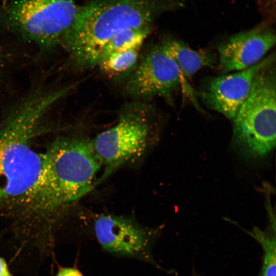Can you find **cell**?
<instances>
[{
  "label": "cell",
  "instance_id": "cell-6",
  "mask_svg": "<svg viewBox=\"0 0 276 276\" xmlns=\"http://www.w3.org/2000/svg\"><path fill=\"white\" fill-rule=\"evenodd\" d=\"M150 133L146 116L129 111L121 114L114 126L93 139L94 148L104 167L97 186L122 166L140 157L147 148Z\"/></svg>",
  "mask_w": 276,
  "mask_h": 276
},
{
  "label": "cell",
  "instance_id": "cell-2",
  "mask_svg": "<svg viewBox=\"0 0 276 276\" xmlns=\"http://www.w3.org/2000/svg\"><path fill=\"white\" fill-rule=\"evenodd\" d=\"M178 4L171 0H87L78 5L61 44L79 68L98 65L104 47L119 31L152 26L159 14Z\"/></svg>",
  "mask_w": 276,
  "mask_h": 276
},
{
  "label": "cell",
  "instance_id": "cell-4",
  "mask_svg": "<svg viewBox=\"0 0 276 276\" xmlns=\"http://www.w3.org/2000/svg\"><path fill=\"white\" fill-rule=\"evenodd\" d=\"M274 63L257 75L249 96L233 120L232 145L239 156L245 159L263 158L275 147Z\"/></svg>",
  "mask_w": 276,
  "mask_h": 276
},
{
  "label": "cell",
  "instance_id": "cell-16",
  "mask_svg": "<svg viewBox=\"0 0 276 276\" xmlns=\"http://www.w3.org/2000/svg\"><path fill=\"white\" fill-rule=\"evenodd\" d=\"M0 276H12L6 260L0 257Z\"/></svg>",
  "mask_w": 276,
  "mask_h": 276
},
{
  "label": "cell",
  "instance_id": "cell-7",
  "mask_svg": "<svg viewBox=\"0 0 276 276\" xmlns=\"http://www.w3.org/2000/svg\"><path fill=\"white\" fill-rule=\"evenodd\" d=\"M93 232L102 249L113 256L140 260L165 270L155 260L152 248L158 228L145 227L134 220L101 214L94 220Z\"/></svg>",
  "mask_w": 276,
  "mask_h": 276
},
{
  "label": "cell",
  "instance_id": "cell-9",
  "mask_svg": "<svg viewBox=\"0 0 276 276\" xmlns=\"http://www.w3.org/2000/svg\"><path fill=\"white\" fill-rule=\"evenodd\" d=\"M275 59L273 53L243 70L211 78L201 92L203 102L211 109L233 120L249 96L257 75L274 63Z\"/></svg>",
  "mask_w": 276,
  "mask_h": 276
},
{
  "label": "cell",
  "instance_id": "cell-17",
  "mask_svg": "<svg viewBox=\"0 0 276 276\" xmlns=\"http://www.w3.org/2000/svg\"><path fill=\"white\" fill-rule=\"evenodd\" d=\"M1 64H2V56L0 54V73H1Z\"/></svg>",
  "mask_w": 276,
  "mask_h": 276
},
{
  "label": "cell",
  "instance_id": "cell-14",
  "mask_svg": "<svg viewBox=\"0 0 276 276\" xmlns=\"http://www.w3.org/2000/svg\"><path fill=\"white\" fill-rule=\"evenodd\" d=\"M139 49L113 53L103 58L99 65L105 73L117 75L131 70L136 64L139 54Z\"/></svg>",
  "mask_w": 276,
  "mask_h": 276
},
{
  "label": "cell",
  "instance_id": "cell-11",
  "mask_svg": "<svg viewBox=\"0 0 276 276\" xmlns=\"http://www.w3.org/2000/svg\"><path fill=\"white\" fill-rule=\"evenodd\" d=\"M160 46L177 64L186 78H190L203 67H212L215 62L216 59L211 52L193 50L175 39H166Z\"/></svg>",
  "mask_w": 276,
  "mask_h": 276
},
{
  "label": "cell",
  "instance_id": "cell-15",
  "mask_svg": "<svg viewBox=\"0 0 276 276\" xmlns=\"http://www.w3.org/2000/svg\"><path fill=\"white\" fill-rule=\"evenodd\" d=\"M56 276H84L77 268L73 267H60Z\"/></svg>",
  "mask_w": 276,
  "mask_h": 276
},
{
  "label": "cell",
  "instance_id": "cell-1",
  "mask_svg": "<svg viewBox=\"0 0 276 276\" xmlns=\"http://www.w3.org/2000/svg\"><path fill=\"white\" fill-rule=\"evenodd\" d=\"M68 93L62 88L34 92L10 110L0 127V204L33 197L41 183L45 154L32 142L47 112Z\"/></svg>",
  "mask_w": 276,
  "mask_h": 276
},
{
  "label": "cell",
  "instance_id": "cell-12",
  "mask_svg": "<svg viewBox=\"0 0 276 276\" xmlns=\"http://www.w3.org/2000/svg\"><path fill=\"white\" fill-rule=\"evenodd\" d=\"M152 29V26H145L128 28L119 31L105 46L101 61L105 57L113 53L140 48L151 33Z\"/></svg>",
  "mask_w": 276,
  "mask_h": 276
},
{
  "label": "cell",
  "instance_id": "cell-13",
  "mask_svg": "<svg viewBox=\"0 0 276 276\" xmlns=\"http://www.w3.org/2000/svg\"><path fill=\"white\" fill-rule=\"evenodd\" d=\"M247 233L260 244L264 252L263 265L258 276H275V223L271 222L266 231L255 227Z\"/></svg>",
  "mask_w": 276,
  "mask_h": 276
},
{
  "label": "cell",
  "instance_id": "cell-18",
  "mask_svg": "<svg viewBox=\"0 0 276 276\" xmlns=\"http://www.w3.org/2000/svg\"><path fill=\"white\" fill-rule=\"evenodd\" d=\"M193 276H196V275H194Z\"/></svg>",
  "mask_w": 276,
  "mask_h": 276
},
{
  "label": "cell",
  "instance_id": "cell-8",
  "mask_svg": "<svg viewBox=\"0 0 276 276\" xmlns=\"http://www.w3.org/2000/svg\"><path fill=\"white\" fill-rule=\"evenodd\" d=\"M179 86L188 94H193L177 64L159 45L143 59L127 82L126 90L136 98L160 96L171 102L173 93Z\"/></svg>",
  "mask_w": 276,
  "mask_h": 276
},
{
  "label": "cell",
  "instance_id": "cell-5",
  "mask_svg": "<svg viewBox=\"0 0 276 276\" xmlns=\"http://www.w3.org/2000/svg\"><path fill=\"white\" fill-rule=\"evenodd\" d=\"M75 0H13L1 12V21L10 30L43 50L61 44L74 21Z\"/></svg>",
  "mask_w": 276,
  "mask_h": 276
},
{
  "label": "cell",
  "instance_id": "cell-10",
  "mask_svg": "<svg viewBox=\"0 0 276 276\" xmlns=\"http://www.w3.org/2000/svg\"><path fill=\"white\" fill-rule=\"evenodd\" d=\"M275 43L274 33L264 25L240 32L218 47L219 66L224 73L248 68L263 59Z\"/></svg>",
  "mask_w": 276,
  "mask_h": 276
},
{
  "label": "cell",
  "instance_id": "cell-3",
  "mask_svg": "<svg viewBox=\"0 0 276 276\" xmlns=\"http://www.w3.org/2000/svg\"><path fill=\"white\" fill-rule=\"evenodd\" d=\"M45 154L41 183L33 197L55 208L76 201L97 186L103 167L91 140L64 137L55 141Z\"/></svg>",
  "mask_w": 276,
  "mask_h": 276
}]
</instances>
